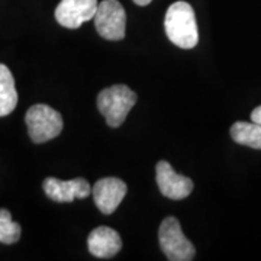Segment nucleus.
<instances>
[{"label": "nucleus", "mask_w": 261, "mask_h": 261, "mask_svg": "<svg viewBox=\"0 0 261 261\" xmlns=\"http://www.w3.org/2000/svg\"><path fill=\"white\" fill-rule=\"evenodd\" d=\"M164 28L168 39L177 47L190 49L199 42L195 10L186 2H176L168 8Z\"/></svg>", "instance_id": "obj_1"}, {"label": "nucleus", "mask_w": 261, "mask_h": 261, "mask_svg": "<svg viewBox=\"0 0 261 261\" xmlns=\"http://www.w3.org/2000/svg\"><path fill=\"white\" fill-rule=\"evenodd\" d=\"M135 103L137 94L125 84H115L103 89L97 96V108L111 128L121 126Z\"/></svg>", "instance_id": "obj_2"}, {"label": "nucleus", "mask_w": 261, "mask_h": 261, "mask_svg": "<svg viewBox=\"0 0 261 261\" xmlns=\"http://www.w3.org/2000/svg\"><path fill=\"white\" fill-rule=\"evenodd\" d=\"M31 140L35 144H44L58 137L63 130V116L51 106L38 103L31 106L25 116Z\"/></svg>", "instance_id": "obj_3"}, {"label": "nucleus", "mask_w": 261, "mask_h": 261, "mask_svg": "<svg viewBox=\"0 0 261 261\" xmlns=\"http://www.w3.org/2000/svg\"><path fill=\"white\" fill-rule=\"evenodd\" d=\"M160 247L170 261H190L195 258L196 250L193 244L181 231L180 222L174 216H168L163 221L159 231Z\"/></svg>", "instance_id": "obj_4"}, {"label": "nucleus", "mask_w": 261, "mask_h": 261, "mask_svg": "<svg viewBox=\"0 0 261 261\" xmlns=\"http://www.w3.org/2000/svg\"><path fill=\"white\" fill-rule=\"evenodd\" d=\"M94 27L99 35L109 41H119L125 37L126 15L118 0H103L94 13Z\"/></svg>", "instance_id": "obj_5"}, {"label": "nucleus", "mask_w": 261, "mask_h": 261, "mask_svg": "<svg viewBox=\"0 0 261 261\" xmlns=\"http://www.w3.org/2000/svg\"><path fill=\"white\" fill-rule=\"evenodd\" d=\"M155 178L161 195L173 200H181L193 192V181L174 171L167 161H159L155 167Z\"/></svg>", "instance_id": "obj_6"}, {"label": "nucleus", "mask_w": 261, "mask_h": 261, "mask_svg": "<svg viewBox=\"0 0 261 261\" xmlns=\"http://www.w3.org/2000/svg\"><path fill=\"white\" fill-rule=\"evenodd\" d=\"M97 5V0H61L56 9L57 22L64 28H80L94 18Z\"/></svg>", "instance_id": "obj_7"}, {"label": "nucleus", "mask_w": 261, "mask_h": 261, "mask_svg": "<svg viewBox=\"0 0 261 261\" xmlns=\"http://www.w3.org/2000/svg\"><path fill=\"white\" fill-rule=\"evenodd\" d=\"M45 195L58 203H68L75 199H86L90 195L92 187L86 178L77 177L73 180H58L48 177L42 183Z\"/></svg>", "instance_id": "obj_8"}, {"label": "nucleus", "mask_w": 261, "mask_h": 261, "mask_svg": "<svg viewBox=\"0 0 261 261\" xmlns=\"http://www.w3.org/2000/svg\"><path fill=\"white\" fill-rule=\"evenodd\" d=\"M92 192L94 203L99 207V211L105 215H111L121 205L128 192V187L121 178L105 177L94 183Z\"/></svg>", "instance_id": "obj_9"}, {"label": "nucleus", "mask_w": 261, "mask_h": 261, "mask_svg": "<svg viewBox=\"0 0 261 261\" xmlns=\"http://www.w3.org/2000/svg\"><path fill=\"white\" fill-rule=\"evenodd\" d=\"M87 247L92 255L97 258H111L121 251L122 240L119 233L109 226L94 228L89 235Z\"/></svg>", "instance_id": "obj_10"}, {"label": "nucleus", "mask_w": 261, "mask_h": 261, "mask_svg": "<svg viewBox=\"0 0 261 261\" xmlns=\"http://www.w3.org/2000/svg\"><path fill=\"white\" fill-rule=\"evenodd\" d=\"M18 105L15 79L5 64H0V116H8Z\"/></svg>", "instance_id": "obj_11"}, {"label": "nucleus", "mask_w": 261, "mask_h": 261, "mask_svg": "<svg viewBox=\"0 0 261 261\" xmlns=\"http://www.w3.org/2000/svg\"><path fill=\"white\" fill-rule=\"evenodd\" d=\"M231 137L237 144L261 149V123L235 122L231 126Z\"/></svg>", "instance_id": "obj_12"}, {"label": "nucleus", "mask_w": 261, "mask_h": 261, "mask_svg": "<svg viewBox=\"0 0 261 261\" xmlns=\"http://www.w3.org/2000/svg\"><path fill=\"white\" fill-rule=\"evenodd\" d=\"M20 225L12 219L8 209H0V243L15 244L20 238Z\"/></svg>", "instance_id": "obj_13"}, {"label": "nucleus", "mask_w": 261, "mask_h": 261, "mask_svg": "<svg viewBox=\"0 0 261 261\" xmlns=\"http://www.w3.org/2000/svg\"><path fill=\"white\" fill-rule=\"evenodd\" d=\"M251 121L257 122V123H261V105L258 108H255L251 112Z\"/></svg>", "instance_id": "obj_14"}, {"label": "nucleus", "mask_w": 261, "mask_h": 261, "mask_svg": "<svg viewBox=\"0 0 261 261\" xmlns=\"http://www.w3.org/2000/svg\"><path fill=\"white\" fill-rule=\"evenodd\" d=\"M151 2H152V0H134V3H137L138 6H147Z\"/></svg>", "instance_id": "obj_15"}]
</instances>
